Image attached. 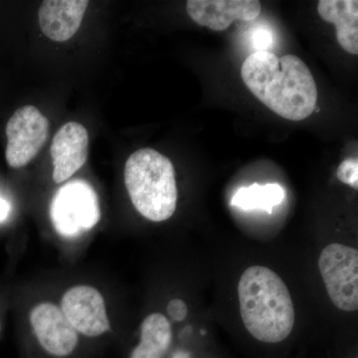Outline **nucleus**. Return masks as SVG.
I'll return each mask as SVG.
<instances>
[{
	"label": "nucleus",
	"mask_w": 358,
	"mask_h": 358,
	"mask_svg": "<svg viewBox=\"0 0 358 358\" xmlns=\"http://www.w3.org/2000/svg\"><path fill=\"white\" fill-rule=\"evenodd\" d=\"M88 148L89 134L83 124L69 122L59 129L51 145L54 182H64L84 166Z\"/></svg>",
	"instance_id": "nucleus-9"
},
{
	"label": "nucleus",
	"mask_w": 358,
	"mask_h": 358,
	"mask_svg": "<svg viewBox=\"0 0 358 358\" xmlns=\"http://www.w3.org/2000/svg\"><path fill=\"white\" fill-rule=\"evenodd\" d=\"M88 6L87 0H46L42 2L38 11L42 32L53 41H67L79 30Z\"/></svg>",
	"instance_id": "nucleus-11"
},
{
	"label": "nucleus",
	"mask_w": 358,
	"mask_h": 358,
	"mask_svg": "<svg viewBox=\"0 0 358 358\" xmlns=\"http://www.w3.org/2000/svg\"><path fill=\"white\" fill-rule=\"evenodd\" d=\"M188 15L197 24L213 31L227 29L234 21H251L261 13L257 0H188Z\"/></svg>",
	"instance_id": "nucleus-10"
},
{
	"label": "nucleus",
	"mask_w": 358,
	"mask_h": 358,
	"mask_svg": "<svg viewBox=\"0 0 358 358\" xmlns=\"http://www.w3.org/2000/svg\"><path fill=\"white\" fill-rule=\"evenodd\" d=\"M317 13L322 20L336 24L339 45L348 53L357 55V0H320Z\"/></svg>",
	"instance_id": "nucleus-12"
},
{
	"label": "nucleus",
	"mask_w": 358,
	"mask_h": 358,
	"mask_svg": "<svg viewBox=\"0 0 358 358\" xmlns=\"http://www.w3.org/2000/svg\"><path fill=\"white\" fill-rule=\"evenodd\" d=\"M124 185L134 208L152 222L171 217L178 205V185L173 162L152 148L129 155L124 166Z\"/></svg>",
	"instance_id": "nucleus-3"
},
{
	"label": "nucleus",
	"mask_w": 358,
	"mask_h": 358,
	"mask_svg": "<svg viewBox=\"0 0 358 358\" xmlns=\"http://www.w3.org/2000/svg\"><path fill=\"white\" fill-rule=\"evenodd\" d=\"M319 268L334 305L345 312L357 310V250L343 244H329L320 254Z\"/></svg>",
	"instance_id": "nucleus-5"
},
{
	"label": "nucleus",
	"mask_w": 358,
	"mask_h": 358,
	"mask_svg": "<svg viewBox=\"0 0 358 358\" xmlns=\"http://www.w3.org/2000/svg\"><path fill=\"white\" fill-rule=\"evenodd\" d=\"M338 178L341 182L358 188V160L355 159H345L339 164L338 169Z\"/></svg>",
	"instance_id": "nucleus-15"
},
{
	"label": "nucleus",
	"mask_w": 358,
	"mask_h": 358,
	"mask_svg": "<svg viewBox=\"0 0 358 358\" xmlns=\"http://www.w3.org/2000/svg\"><path fill=\"white\" fill-rule=\"evenodd\" d=\"M173 343V329L166 315H148L141 326L140 343L129 358H164Z\"/></svg>",
	"instance_id": "nucleus-13"
},
{
	"label": "nucleus",
	"mask_w": 358,
	"mask_h": 358,
	"mask_svg": "<svg viewBox=\"0 0 358 358\" xmlns=\"http://www.w3.org/2000/svg\"><path fill=\"white\" fill-rule=\"evenodd\" d=\"M0 331H1V326H0Z\"/></svg>",
	"instance_id": "nucleus-19"
},
{
	"label": "nucleus",
	"mask_w": 358,
	"mask_h": 358,
	"mask_svg": "<svg viewBox=\"0 0 358 358\" xmlns=\"http://www.w3.org/2000/svg\"><path fill=\"white\" fill-rule=\"evenodd\" d=\"M50 122L34 106L16 110L6 124L7 164L13 169L27 166L36 157L49 136Z\"/></svg>",
	"instance_id": "nucleus-6"
},
{
	"label": "nucleus",
	"mask_w": 358,
	"mask_h": 358,
	"mask_svg": "<svg viewBox=\"0 0 358 358\" xmlns=\"http://www.w3.org/2000/svg\"><path fill=\"white\" fill-rule=\"evenodd\" d=\"M61 310L78 334L99 338L110 329L105 301L93 287H73L63 296Z\"/></svg>",
	"instance_id": "nucleus-8"
},
{
	"label": "nucleus",
	"mask_w": 358,
	"mask_h": 358,
	"mask_svg": "<svg viewBox=\"0 0 358 358\" xmlns=\"http://www.w3.org/2000/svg\"><path fill=\"white\" fill-rule=\"evenodd\" d=\"M100 216L98 196L85 181H73L63 186L52 201V222L64 237L78 236L92 229Z\"/></svg>",
	"instance_id": "nucleus-4"
},
{
	"label": "nucleus",
	"mask_w": 358,
	"mask_h": 358,
	"mask_svg": "<svg viewBox=\"0 0 358 358\" xmlns=\"http://www.w3.org/2000/svg\"><path fill=\"white\" fill-rule=\"evenodd\" d=\"M284 199V188L278 183L265 185L254 183L238 189L231 204L244 210H264L272 213L273 208L281 204Z\"/></svg>",
	"instance_id": "nucleus-14"
},
{
	"label": "nucleus",
	"mask_w": 358,
	"mask_h": 358,
	"mask_svg": "<svg viewBox=\"0 0 358 358\" xmlns=\"http://www.w3.org/2000/svg\"><path fill=\"white\" fill-rule=\"evenodd\" d=\"M30 322L41 352L47 358H71L76 355L79 334L61 308L42 303L32 308Z\"/></svg>",
	"instance_id": "nucleus-7"
},
{
	"label": "nucleus",
	"mask_w": 358,
	"mask_h": 358,
	"mask_svg": "<svg viewBox=\"0 0 358 358\" xmlns=\"http://www.w3.org/2000/svg\"><path fill=\"white\" fill-rule=\"evenodd\" d=\"M241 75L252 94L280 117L299 122L315 112L317 85L296 56L279 58L271 52H255L244 61Z\"/></svg>",
	"instance_id": "nucleus-1"
},
{
	"label": "nucleus",
	"mask_w": 358,
	"mask_h": 358,
	"mask_svg": "<svg viewBox=\"0 0 358 358\" xmlns=\"http://www.w3.org/2000/svg\"><path fill=\"white\" fill-rule=\"evenodd\" d=\"M253 46L257 49V52H267V49L272 44V35L268 30H256L253 34Z\"/></svg>",
	"instance_id": "nucleus-17"
},
{
	"label": "nucleus",
	"mask_w": 358,
	"mask_h": 358,
	"mask_svg": "<svg viewBox=\"0 0 358 358\" xmlns=\"http://www.w3.org/2000/svg\"><path fill=\"white\" fill-rule=\"evenodd\" d=\"M240 313L247 331L258 341L278 343L294 329V308L286 284L263 266L247 268L238 285Z\"/></svg>",
	"instance_id": "nucleus-2"
},
{
	"label": "nucleus",
	"mask_w": 358,
	"mask_h": 358,
	"mask_svg": "<svg viewBox=\"0 0 358 358\" xmlns=\"http://www.w3.org/2000/svg\"><path fill=\"white\" fill-rule=\"evenodd\" d=\"M167 313L173 320L182 322L187 315V306L182 300L174 299V300L169 301V306H167Z\"/></svg>",
	"instance_id": "nucleus-16"
},
{
	"label": "nucleus",
	"mask_w": 358,
	"mask_h": 358,
	"mask_svg": "<svg viewBox=\"0 0 358 358\" xmlns=\"http://www.w3.org/2000/svg\"><path fill=\"white\" fill-rule=\"evenodd\" d=\"M9 213V205L6 200L0 199V221L6 219Z\"/></svg>",
	"instance_id": "nucleus-18"
}]
</instances>
